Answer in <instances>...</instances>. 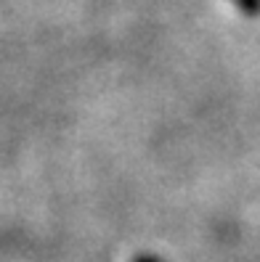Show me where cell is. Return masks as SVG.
Instances as JSON below:
<instances>
[{
  "instance_id": "7a4b0ae2",
  "label": "cell",
  "mask_w": 260,
  "mask_h": 262,
  "mask_svg": "<svg viewBox=\"0 0 260 262\" xmlns=\"http://www.w3.org/2000/svg\"><path fill=\"white\" fill-rule=\"evenodd\" d=\"M130 262H162V259H157V257H151V254H138V257H133Z\"/></svg>"
},
{
  "instance_id": "6da1fadb",
  "label": "cell",
  "mask_w": 260,
  "mask_h": 262,
  "mask_svg": "<svg viewBox=\"0 0 260 262\" xmlns=\"http://www.w3.org/2000/svg\"><path fill=\"white\" fill-rule=\"evenodd\" d=\"M231 3L247 16H260V0H231Z\"/></svg>"
}]
</instances>
